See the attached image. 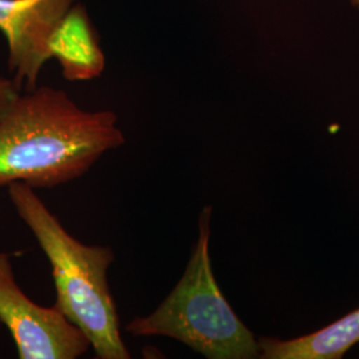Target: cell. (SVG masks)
<instances>
[{
  "mask_svg": "<svg viewBox=\"0 0 359 359\" xmlns=\"http://www.w3.org/2000/svg\"><path fill=\"white\" fill-rule=\"evenodd\" d=\"M124 144L115 112L87 111L65 90L36 87L0 117V187L63 185Z\"/></svg>",
  "mask_w": 359,
  "mask_h": 359,
  "instance_id": "cell-1",
  "label": "cell"
},
{
  "mask_svg": "<svg viewBox=\"0 0 359 359\" xmlns=\"http://www.w3.org/2000/svg\"><path fill=\"white\" fill-rule=\"evenodd\" d=\"M8 196L51 264L56 289L53 306L86 334L96 358H130L107 278L115 261L114 250L79 241L26 184L8 185Z\"/></svg>",
  "mask_w": 359,
  "mask_h": 359,
  "instance_id": "cell-2",
  "label": "cell"
},
{
  "mask_svg": "<svg viewBox=\"0 0 359 359\" xmlns=\"http://www.w3.org/2000/svg\"><path fill=\"white\" fill-rule=\"evenodd\" d=\"M212 206L198 218V238L182 277L158 308L128 322L136 337H168L210 359L259 357L253 333L236 316L215 278L209 256Z\"/></svg>",
  "mask_w": 359,
  "mask_h": 359,
  "instance_id": "cell-3",
  "label": "cell"
},
{
  "mask_svg": "<svg viewBox=\"0 0 359 359\" xmlns=\"http://www.w3.org/2000/svg\"><path fill=\"white\" fill-rule=\"evenodd\" d=\"M0 322L20 359H75L90 347L86 334L59 309L40 306L22 290L7 253H0Z\"/></svg>",
  "mask_w": 359,
  "mask_h": 359,
  "instance_id": "cell-4",
  "label": "cell"
},
{
  "mask_svg": "<svg viewBox=\"0 0 359 359\" xmlns=\"http://www.w3.org/2000/svg\"><path fill=\"white\" fill-rule=\"evenodd\" d=\"M77 0H0V32L8 46V67L19 88L38 87L44 65L51 59L53 29Z\"/></svg>",
  "mask_w": 359,
  "mask_h": 359,
  "instance_id": "cell-5",
  "label": "cell"
},
{
  "mask_svg": "<svg viewBox=\"0 0 359 359\" xmlns=\"http://www.w3.org/2000/svg\"><path fill=\"white\" fill-rule=\"evenodd\" d=\"M50 56L62 67L65 80L87 81L100 76L105 56L90 15L83 3L76 1L53 29Z\"/></svg>",
  "mask_w": 359,
  "mask_h": 359,
  "instance_id": "cell-6",
  "label": "cell"
},
{
  "mask_svg": "<svg viewBox=\"0 0 359 359\" xmlns=\"http://www.w3.org/2000/svg\"><path fill=\"white\" fill-rule=\"evenodd\" d=\"M259 357L266 359H338L359 344V309L318 332L294 339L261 338Z\"/></svg>",
  "mask_w": 359,
  "mask_h": 359,
  "instance_id": "cell-7",
  "label": "cell"
},
{
  "mask_svg": "<svg viewBox=\"0 0 359 359\" xmlns=\"http://www.w3.org/2000/svg\"><path fill=\"white\" fill-rule=\"evenodd\" d=\"M20 96V88L13 79L0 75V117L11 108L16 99Z\"/></svg>",
  "mask_w": 359,
  "mask_h": 359,
  "instance_id": "cell-8",
  "label": "cell"
},
{
  "mask_svg": "<svg viewBox=\"0 0 359 359\" xmlns=\"http://www.w3.org/2000/svg\"><path fill=\"white\" fill-rule=\"evenodd\" d=\"M350 1V4L353 6V7H355L357 10H359V0H348Z\"/></svg>",
  "mask_w": 359,
  "mask_h": 359,
  "instance_id": "cell-9",
  "label": "cell"
}]
</instances>
